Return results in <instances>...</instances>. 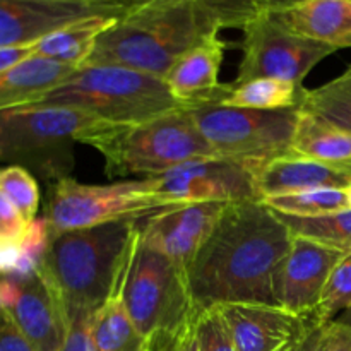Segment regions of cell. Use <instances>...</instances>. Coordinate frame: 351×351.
<instances>
[{
  "instance_id": "cell-1",
  "label": "cell",
  "mask_w": 351,
  "mask_h": 351,
  "mask_svg": "<svg viewBox=\"0 0 351 351\" xmlns=\"http://www.w3.org/2000/svg\"><path fill=\"white\" fill-rule=\"evenodd\" d=\"M293 233L261 201L226 206L215 232L187 271L199 311L233 304L276 305L274 274Z\"/></svg>"
},
{
  "instance_id": "cell-2",
  "label": "cell",
  "mask_w": 351,
  "mask_h": 351,
  "mask_svg": "<svg viewBox=\"0 0 351 351\" xmlns=\"http://www.w3.org/2000/svg\"><path fill=\"white\" fill-rule=\"evenodd\" d=\"M261 2L237 0H146L129 3L99 36L88 65H120L167 77L170 69L225 27H240Z\"/></svg>"
},
{
  "instance_id": "cell-3",
  "label": "cell",
  "mask_w": 351,
  "mask_h": 351,
  "mask_svg": "<svg viewBox=\"0 0 351 351\" xmlns=\"http://www.w3.org/2000/svg\"><path fill=\"white\" fill-rule=\"evenodd\" d=\"M139 239V221L51 235L41 271L57 291L67 322L91 317L112 295Z\"/></svg>"
},
{
  "instance_id": "cell-4",
  "label": "cell",
  "mask_w": 351,
  "mask_h": 351,
  "mask_svg": "<svg viewBox=\"0 0 351 351\" xmlns=\"http://www.w3.org/2000/svg\"><path fill=\"white\" fill-rule=\"evenodd\" d=\"M81 143L101 154L110 177H156L189 161L218 158L187 108L137 123L103 120Z\"/></svg>"
},
{
  "instance_id": "cell-5",
  "label": "cell",
  "mask_w": 351,
  "mask_h": 351,
  "mask_svg": "<svg viewBox=\"0 0 351 351\" xmlns=\"http://www.w3.org/2000/svg\"><path fill=\"white\" fill-rule=\"evenodd\" d=\"M123 302L151 351H177L201 312L187 274L163 254L144 247L141 239L127 269Z\"/></svg>"
},
{
  "instance_id": "cell-6",
  "label": "cell",
  "mask_w": 351,
  "mask_h": 351,
  "mask_svg": "<svg viewBox=\"0 0 351 351\" xmlns=\"http://www.w3.org/2000/svg\"><path fill=\"white\" fill-rule=\"evenodd\" d=\"M40 105L72 106L112 123H137L185 108L167 81L120 65L81 67Z\"/></svg>"
},
{
  "instance_id": "cell-7",
  "label": "cell",
  "mask_w": 351,
  "mask_h": 351,
  "mask_svg": "<svg viewBox=\"0 0 351 351\" xmlns=\"http://www.w3.org/2000/svg\"><path fill=\"white\" fill-rule=\"evenodd\" d=\"M187 110L219 158L250 168L291 151L298 108L266 112L202 105Z\"/></svg>"
},
{
  "instance_id": "cell-8",
  "label": "cell",
  "mask_w": 351,
  "mask_h": 351,
  "mask_svg": "<svg viewBox=\"0 0 351 351\" xmlns=\"http://www.w3.org/2000/svg\"><path fill=\"white\" fill-rule=\"evenodd\" d=\"M151 178L108 185L79 184L62 177L51 187L47 216L51 235L120 221H141L163 211Z\"/></svg>"
},
{
  "instance_id": "cell-9",
  "label": "cell",
  "mask_w": 351,
  "mask_h": 351,
  "mask_svg": "<svg viewBox=\"0 0 351 351\" xmlns=\"http://www.w3.org/2000/svg\"><path fill=\"white\" fill-rule=\"evenodd\" d=\"M99 117L72 106L33 105L0 113V163H60V153L101 123Z\"/></svg>"
},
{
  "instance_id": "cell-10",
  "label": "cell",
  "mask_w": 351,
  "mask_h": 351,
  "mask_svg": "<svg viewBox=\"0 0 351 351\" xmlns=\"http://www.w3.org/2000/svg\"><path fill=\"white\" fill-rule=\"evenodd\" d=\"M242 62L232 84L254 79H276L302 86V81L336 48L305 40L271 19L261 2L259 10L242 26Z\"/></svg>"
},
{
  "instance_id": "cell-11",
  "label": "cell",
  "mask_w": 351,
  "mask_h": 351,
  "mask_svg": "<svg viewBox=\"0 0 351 351\" xmlns=\"http://www.w3.org/2000/svg\"><path fill=\"white\" fill-rule=\"evenodd\" d=\"M147 178H151L154 197L163 208L261 201L250 168L226 158L189 161L167 173Z\"/></svg>"
},
{
  "instance_id": "cell-12",
  "label": "cell",
  "mask_w": 351,
  "mask_h": 351,
  "mask_svg": "<svg viewBox=\"0 0 351 351\" xmlns=\"http://www.w3.org/2000/svg\"><path fill=\"white\" fill-rule=\"evenodd\" d=\"M127 5L113 0H0V48L33 47L93 17L117 19Z\"/></svg>"
},
{
  "instance_id": "cell-13",
  "label": "cell",
  "mask_w": 351,
  "mask_h": 351,
  "mask_svg": "<svg viewBox=\"0 0 351 351\" xmlns=\"http://www.w3.org/2000/svg\"><path fill=\"white\" fill-rule=\"evenodd\" d=\"M226 206L221 202L171 206L139 221L141 243L163 254L178 269L189 267L221 219Z\"/></svg>"
},
{
  "instance_id": "cell-14",
  "label": "cell",
  "mask_w": 351,
  "mask_h": 351,
  "mask_svg": "<svg viewBox=\"0 0 351 351\" xmlns=\"http://www.w3.org/2000/svg\"><path fill=\"white\" fill-rule=\"evenodd\" d=\"M239 351H295L319 324L314 314H295L280 305H219Z\"/></svg>"
},
{
  "instance_id": "cell-15",
  "label": "cell",
  "mask_w": 351,
  "mask_h": 351,
  "mask_svg": "<svg viewBox=\"0 0 351 351\" xmlns=\"http://www.w3.org/2000/svg\"><path fill=\"white\" fill-rule=\"evenodd\" d=\"M348 252L293 235L290 252L274 274V302L295 314H314L328 278Z\"/></svg>"
},
{
  "instance_id": "cell-16",
  "label": "cell",
  "mask_w": 351,
  "mask_h": 351,
  "mask_svg": "<svg viewBox=\"0 0 351 351\" xmlns=\"http://www.w3.org/2000/svg\"><path fill=\"white\" fill-rule=\"evenodd\" d=\"M3 314L34 351H62L67 335L65 311L41 269L31 280L21 281L19 298Z\"/></svg>"
},
{
  "instance_id": "cell-17",
  "label": "cell",
  "mask_w": 351,
  "mask_h": 351,
  "mask_svg": "<svg viewBox=\"0 0 351 351\" xmlns=\"http://www.w3.org/2000/svg\"><path fill=\"white\" fill-rule=\"evenodd\" d=\"M264 10L297 36L336 50L351 47V0L264 2Z\"/></svg>"
},
{
  "instance_id": "cell-18",
  "label": "cell",
  "mask_w": 351,
  "mask_h": 351,
  "mask_svg": "<svg viewBox=\"0 0 351 351\" xmlns=\"http://www.w3.org/2000/svg\"><path fill=\"white\" fill-rule=\"evenodd\" d=\"M225 41L211 38L178 58L165 81L171 95L185 108L202 105H221L232 93V82H219Z\"/></svg>"
},
{
  "instance_id": "cell-19",
  "label": "cell",
  "mask_w": 351,
  "mask_h": 351,
  "mask_svg": "<svg viewBox=\"0 0 351 351\" xmlns=\"http://www.w3.org/2000/svg\"><path fill=\"white\" fill-rule=\"evenodd\" d=\"M259 197L293 194L312 189L351 187V170L336 168L295 153L273 158L250 167Z\"/></svg>"
},
{
  "instance_id": "cell-20",
  "label": "cell",
  "mask_w": 351,
  "mask_h": 351,
  "mask_svg": "<svg viewBox=\"0 0 351 351\" xmlns=\"http://www.w3.org/2000/svg\"><path fill=\"white\" fill-rule=\"evenodd\" d=\"M71 65L33 57L0 72V113L40 105L74 72Z\"/></svg>"
},
{
  "instance_id": "cell-21",
  "label": "cell",
  "mask_w": 351,
  "mask_h": 351,
  "mask_svg": "<svg viewBox=\"0 0 351 351\" xmlns=\"http://www.w3.org/2000/svg\"><path fill=\"white\" fill-rule=\"evenodd\" d=\"M139 239L123 266L112 295L89 317V338L96 351H151L144 336L137 331L123 302V283Z\"/></svg>"
},
{
  "instance_id": "cell-22",
  "label": "cell",
  "mask_w": 351,
  "mask_h": 351,
  "mask_svg": "<svg viewBox=\"0 0 351 351\" xmlns=\"http://www.w3.org/2000/svg\"><path fill=\"white\" fill-rule=\"evenodd\" d=\"M290 153L351 170V132L298 110Z\"/></svg>"
},
{
  "instance_id": "cell-23",
  "label": "cell",
  "mask_w": 351,
  "mask_h": 351,
  "mask_svg": "<svg viewBox=\"0 0 351 351\" xmlns=\"http://www.w3.org/2000/svg\"><path fill=\"white\" fill-rule=\"evenodd\" d=\"M119 19V17H117ZM117 19L112 17H93V19L81 21L72 26L64 27L50 36L43 38L31 47L33 57L47 58V60L58 62V64L71 65L81 69L95 51L99 36Z\"/></svg>"
},
{
  "instance_id": "cell-24",
  "label": "cell",
  "mask_w": 351,
  "mask_h": 351,
  "mask_svg": "<svg viewBox=\"0 0 351 351\" xmlns=\"http://www.w3.org/2000/svg\"><path fill=\"white\" fill-rule=\"evenodd\" d=\"M298 110L351 132V65L341 75L319 88H302Z\"/></svg>"
},
{
  "instance_id": "cell-25",
  "label": "cell",
  "mask_w": 351,
  "mask_h": 351,
  "mask_svg": "<svg viewBox=\"0 0 351 351\" xmlns=\"http://www.w3.org/2000/svg\"><path fill=\"white\" fill-rule=\"evenodd\" d=\"M302 86L276 79H254L243 84H233L228 98L221 103L232 108L247 110H295L300 101Z\"/></svg>"
},
{
  "instance_id": "cell-26",
  "label": "cell",
  "mask_w": 351,
  "mask_h": 351,
  "mask_svg": "<svg viewBox=\"0 0 351 351\" xmlns=\"http://www.w3.org/2000/svg\"><path fill=\"white\" fill-rule=\"evenodd\" d=\"M261 202L274 213L300 218L338 213L350 208L348 191L345 189H312L293 194L271 195L261 199Z\"/></svg>"
},
{
  "instance_id": "cell-27",
  "label": "cell",
  "mask_w": 351,
  "mask_h": 351,
  "mask_svg": "<svg viewBox=\"0 0 351 351\" xmlns=\"http://www.w3.org/2000/svg\"><path fill=\"white\" fill-rule=\"evenodd\" d=\"M276 215L293 235L335 247L343 252H351V208L311 218L287 216L280 213Z\"/></svg>"
},
{
  "instance_id": "cell-28",
  "label": "cell",
  "mask_w": 351,
  "mask_h": 351,
  "mask_svg": "<svg viewBox=\"0 0 351 351\" xmlns=\"http://www.w3.org/2000/svg\"><path fill=\"white\" fill-rule=\"evenodd\" d=\"M0 194L21 213L24 221L36 219L40 208V187L29 170L21 165L0 168Z\"/></svg>"
},
{
  "instance_id": "cell-29",
  "label": "cell",
  "mask_w": 351,
  "mask_h": 351,
  "mask_svg": "<svg viewBox=\"0 0 351 351\" xmlns=\"http://www.w3.org/2000/svg\"><path fill=\"white\" fill-rule=\"evenodd\" d=\"M351 307V252L346 254L331 271L322 290L321 298L314 308V317L319 324L336 321Z\"/></svg>"
},
{
  "instance_id": "cell-30",
  "label": "cell",
  "mask_w": 351,
  "mask_h": 351,
  "mask_svg": "<svg viewBox=\"0 0 351 351\" xmlns=\"http://www.w3.org/2000/svg\"><path fill=\"white\" fill-rule=\"evenodd\" d=\"M51 242V230L48 219L36 218L27 225L26 235L21 242V259L10 278L16 281H27L36 276L47 257Z\"/></svg>"
},
{
  "instance_id": "cell-31",
  "label": "cell",
  "mask_w": 351,
  "mask_h": 351,
  "mask_svg": "<svg viewBox=\"0 0 351 351\" xmlns=\"http://www.w3.org/2000/svg\"><path fill=\"white\" fill-rule=\"evenodd\" d=\"M195 332L201 351H239L218 307L199 312Z\"/></svg>"
},
{
  "instance_id": "cell-32",
  "label": "cell",
  "mask_w": 351,
  "mask_h": 351,
  "mask_svg": "<svg viewBox=\"0 0 351 351\" xmlns=\"http://www.w3.org/2000/svg\"><path fill=\"white\" fill-rule=\"evenodd\" d=\"M27 225L21 213L0 194V239L23 242Z\"/></svg>"
},
{
  "instance_id": "cell-33",
  "label": "cell",
  "mask_w": 351,
  "mask_h": 351,
  "mask_svg": "<svg viewBox=\"0 0 351 351\" xmlns=\"http://www.w3.org/2000/svg\"><path fill=\"white\" fill-rule=\"evenodd\" d=\"M62 351H96L89 338V317L67 322V335Z\"/></svg>"
},
{
  "instance_id": "cell-34",
  "label": "cell",
  "mask_w": 351,
  "mask_h": 351,
  "mask_svg": "<svg viewBox=\"0 0 351 351\" xmlns=\"http://www.w3.org/2000/svg\"><path fill=\"white\" fill-rule=\"evenodd\" d=\"M0 351H34L5 314L0 322Z\"/></svg>"
},
{
  "instance_id": "cell-35",
  "label": "cell",
  "mask_w": 351,
  "mask_h": 351,
  "mask_svg": "<svg viewBox=\"0 0 351 351\" xmlns=\"http://www.w3.org/2000/svg\"><path fill=\"white\" fill-rule=\"evenodd\" d=\"M326 351H351V326L338 321L328 322Z\"/></svg>"
},
{
  "instance_id": "cell-36",
  "label": "cell",
  "mask_w": 351,
  "mask_h": 351,
  "mask_svg": "<svg viewBox=\"0 0 351 351\" xmlns=\"http://www.w3.org/2000/svg\"><path fill=\"white\" fill-rule=\"evenodd\" d=\"M21 259V242L0 239V276L10 278Z\"/></svg>"
},
{
  "instance_id": "cell-37",
  "label": "cell",
  "mask_w": 351,
  "mask_h": 351,
  "mask_svg": "<svg viewBox=\"0 0 351 351\" xmlns=\"http://www.w3.org/2000/svg\"><path fill=\"white\" fill-rule=\"evenodd\" d=\"M31 57V47H14V48H0V72L14 67L19 62Z\"/></svg>"
},
{
  "instance_id": "cell-38",
  "label": "cell",
  "mask_w": 351,
  "mask_h": 351,
  "mask_svg": "<svg viewBox=\"0 0 351 351\" xmlns=\"http://www.w3.org/2000/svg\"><path fill=\"white\" fill-rule=\"evenodd\" d=\"M295 351H326V324L317 326Z\"/></svg>"
},
{
  "instance_id": "cell-39",
  "label": "cell",
  "mask_w": 351,
  "mask_h": 351,
  "mask_svg": "<svg viewBox=\"0 0 351 351\" xmlns=\"http://www.w3.org/2000/svg\"><path fill=\"white\" fill-rule=\"evenodd\" d=\"M195 322H197V319H195ZM195 322L194 326L189 329L187 335L184 336V339H182L180 345H178L177 351H201V348H199L197 332H195Z\"/></svg>"
},
{
  "instance_id": "cell-40",
  "label": "cell",
  "mask_w": 351,
  "mask_h": 351,
  "mask_svg": "<svg viewBox=\"0 0 351 351\" xmlns=\"http://www.w3.org/2000/svg\"><path fill=\"white\" fill-rule=\"evenodd\" d=\"M336 321H338V322H343V324H348V326H351V307H350L348 311H346V312H343V314L339 315V317L336 319Z\"/></svg>"
},
{
  "instance_id": "cell-41",
  "label": "cell",
  "mask_w": 351,
  "mask_h": 351,
  "mask_svg": "<svg viewBox=\"0 0 351 351\" xmlns=\"http://www.w3.org/2000/svg\"><path fill=\"white\" fill-rule=\"evenodd\" d=\"M348 202H350V208H351V187L348 189Z\"/></svg>"
},
{
  "instance_id": "cell-42",
  "label": "cell",
  "mask_w": 351,
  "mask_h": 351,
  "mask_svg": "<svg viewBox=\"0 0 351 351\" xmlns=\"http://www.w3.org/2000/svg\"><path fill=\"white\" fill-rule=\"evenodd\" d=\"M0 312H3V307H2V298H0Z\"/></svg>"
}]
</instances>
